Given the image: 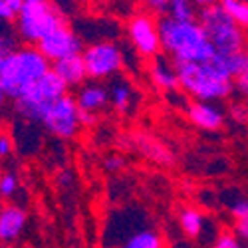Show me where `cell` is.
Returning a JSON list of instances; mask_svg holds the SVG:
<instances>
[{
	"label": "cell",
	"mask_w": 248,
	"mask_h": 248,
	"mask_svg": "<svg viewBox=\"0 0 248 248\" xmlns=\"http://www.w3.org/2000/svg\"><path fill=\"white\" fill-rule=\"evenodd\" d=\"M161 46L175 64H206L217 56L215 46L197 22H181L169 16L159 18Z\"/></svg>",
	"instance_id": "1"
},
{
	"label": "cell",
	"mask_w": 248,
	"mask_h": 248,
	"mask_svg": "<svg viewBox=\"0 0 248 248\" xmlns=\"http://www.w3.org/2000/svg\"><path fill=\"white\" fill-rule=\"evenodd\" d=\"M177 76L179 90L193 101L220 103L236 90L234 78L226 74L217 60L206 64H177Z\"/></svg>",
	"instance_id": "2"
},
{
	"label": "cell",
	"mask_w": 248,
	"mask_h": 248,
	"mask_svg": "<svg viewBox=\"0 0 248 248\" xmlns=\"http://www.w3.org/2000/svg\"><path fill=\"white\" fill-rule=\"evenodd\" d=\"M50 70L52 64L38 46H18L12 54L0 60V88L6 97L16 99Z\"/></svg>",
	"instance_id": "3"
},
{
	"label": "cell",
	"mask_w": 248,
	"mask_h": 248,
	"mask_svg": "<svg viewBox=\"0 0 248 248\" xmlns=\"http://www.w3.org/2000/svg\"><path fill=\"white\" fill-rule=\"evenodd\" d=\"M64 24V18L52 4V0H24L14 16L16 36L26 46H38L48 34Z\"/></svg>",
	"instance_id": "4"
},
{
	"label": "cell",
	"mask_w": 248,
	"mask_h": 248,
	"mask_svg": "<svg viewBox=\"0 0 248 248\" xmlns=\"http://www.w3.org/2000/svg\"><path fill=\"white\" fill-rule=\"evenodd\" d=\"M197 22L202 26L206 38L211 40L217 54H234V52L248 48L244 28H240L234 20L222 10L220 4L201 8Z\"/></svg>",
	"instance_id": "5"
},
{
	"label": "cell",
	"mask_w": 248,
	"mask_h": 248,
	"mask_svg": "<svg viewBox=\"0 0 248 248\" xmlns=\"http://www.w3.org/2000/svg\"><path fill=\"white\" fill-rule=\"evenodd\" d=\"M66 93H68V86L60 79V76L54 70H50L44 78L34 81L22 95L14 99V111L20 119L40 123L44 111Z\"/></svg>",
	"instance_id": "6"
},
{
	"label": "cell",
	"mask_w": 248,
	"mask_h": 248,
	"mask_svg": "<svg viewBox=\"0 0 248 248\" xmlns=\"http://www.w3.org/2000/svg\"><path fill=\"white\" fill-rule=\"evenodd\" d=\"M84 64L88 70V78L93 81H106L115 76L125 66V54L121 46L111 40H97L81 52Z\"/></svg>",
	"instance_id": "7"
},
{
	"label": "cell",
	"mask_w": 248,
	"mask_h": 248,
	"mask_svg": "<svg viewBox=\"0 0 248 248\" xmlns=\"http://www.w3.org/2000/svg\"><path fill=\"white\" fill-rule=\"evenodd\" d=\"M40 125L62 141L76 139L79 129L84 127L81 125V119H79V108L76 103V97L66 93L64 97L54 101L44 111L42 119H40Z\"/></svg>",
	"instance_id": "8"
},
{
	"label": "cell",
	"mask_w": 248,
	"mask_h": 248,
	"mask_svg": "<svg viewBox=\"0 0 248 248\" xmlns=\"http://www.w3.org/2000/svg\"><path fill=\"white\" fill-rule=\"evenodd\" d=\"M127 40L133 50L145 60H155L163 54L159 20L149 12L135 14L127 22Z\"/></svg>",
	"instance_id": "9"
},
{
	"label": "cell",
	"mask_w": 248,
	"mask_h": 248,
	"mask_svg": "<svg viewBox=\"0 0 248 248\" xmlns=\"http://www.w3.org/2000/svg\"><path fill=\"white\" fill-rule=\"evenodd\" d=\"M179 229L191 242H197L206 248L220 234V231L217 229V222L209 215H204L201 209H197V206H185V209H181Z\"/></svg>",
	"instance_id": "10"
},
{
	"label": "cell",
	"mask_w": 248,
	"mask_h": 248,
	"mask_svg": "<svg viewBox=\"0 0 248 248\" xmlns=\"http://www.w3.org/2000/svg\"><path fill=\"white\" fill-rule=\"evenodd\" d=\"M38 50L48 58L50 64H56V62H60V60L79 56L81 52H84V44H81L79 34H76L72 28H68L64 24L62 28L48 34L42 42L38 44Z\"/></svg>",
	"instance_id": "11"
},
{
	"label": "cell",
	"mask_w": 248,
	"mask_h": 248,
	"mask_svg": "<svg viewBox=\"0 0 248 248\" xmlns=\"http://www.w3.org/2000/svg\"><path fill=\"white\" fill-rule=\"evenodd\" d=\"M185 111H187V117L193 125L202 131H218L226 121V111L218 103L211 101H189Z\"/></svg>",
	"instance_id": "12"
},
{
	"label": "cell",
	"mask_w": 248,
	"mask_h": 248,
	"mask_svg": "<svg viewBox=\"0 0 248 248\" xmlns=\"http://www.w3.org/2000/svg\"><path fill=\"white\" fill-rule=\"evenodd\" d=\"M28 226V213L16 202H6L0 206V242L12 244L24 234Z\"/></svg>",
	"instance_id": "13"
},
{
	"label": "cell",
	"mask_w": 248,
	"mask_h": 248,
	"mask_svg": "<svg viewBox=\"0 0 248 248\" xmlns=\"http://www.w3.org/2000/svg\"><path fill=\"white\" fill-rule=\"evenodd\" d=\"M76 103L79 111H88L93 115H99L109 106V88L103 81L88 79L84 86H79L76 92Z\"/></svg>",
	"instance_id": "14"
},
{
	"label": "cell",
	"mask_w": 248,
	"mask_h": 248,
	"mask_svg": "<svg viewBox=\"0 0 248 248\" xmlns=\"http://www.w3.org/2000/svg\"><path fill=\"white\" fill-rule=\"evenodd\" d=\"M149 78H151V84H153L157 90L165 92V95L179 90L177 64H175L171 58H167V56H159V58L151 60Z\"/></svg>",
	"instance_id": "15"
},
{
	"label": "cell",
	"mask_w": 248,
	"mask_h": 248,
	"mask_svg": "<svg viewBox=\"0 0 248 248\" xmlns=\"http://www.w3.org/2000/svg\"><path fill=\"white\" fill-rule=\"evenodd\" d=\"M52 70H54V72L60 76V79L68 86V90H70V88H76V90H78L79 86H84L86 81L90 79L81 54L56 62V64H52Z\"/></svg>",
	"instance_id": "16"
},
{
	"label": "cell",
	"mask_w": 248,
	"mask_h": 248,
	"mask_svg": "<svg viewBox=\"0 0 248 248\" xmlns=\"http://www.w3.org/2000/svg\"><path fill=\"white\" fill-rule=\"evenodd\" d=\"M135 103V90L127 79H115L109 86V106L119 111L127 113Z\"/></svg>",
	"instance_id": "17"
},
{
	"label": "cell",
	"mask_w": 248,
	"mask_h": 248,
	"mask_svg": "<svg viewBox=\"0 0 248 248\" xmlns=\"http://www.w3.org/2000/svg\"><path fill=\"white\" fill-rule=\"evenodd\" d=\"M215 60L222 66L226 74L234 78V81L242 78L244 74H248V48L234 52V54H217Z\"/></svg>",
	"instance_id": "18"
},
{
	"label": "cell",
	"mask_w": 248,
	"mask_h": 248,
	"mask_svg": "<svg viewBox=\"0 0 248 248\" xmlns=\"http://www.w3.org/2000/svg\"><path fill=\"white\" fill-rule=\"evenodd\" d=\"M163 236L155 229H141L131 232L125 240L119 244V248H163Z\"/></svg>",
	"instance_id": "19"
},
{
	"label": "cell",
	"mask_w": 248,
	"mask_h": 248,
	"mask_svg": "<svg viewBox=\"0 0 248 248\" xmlns=\"http://www.w3.org/2000/svg\"><path fill=\"white\" fill-rule=\"evenodd\" d=\"M199 6L193 0H169V10L167 16L173 20H181V22H195L199 18Z\"/></svg>",
	"instance_id": "20"
},
{
	"label": "cell",
	"mask_w": 248,
	"mask_h": 248,
	"mask_svg": "<svg viewBox=\"0 0 248 248\" xmlns=\"http://www.w3.org/2000/svg\"><path fill=\"white\" fill-rule=\"evenodd\" d=\"M218 4L240 28L248 30V0H220Z\"/></svg>",
	"instance_id": "21"
},
{
	"label": "cell",
	"mask_w": 248,
	"mask_h": 248,
	"mask_svg": "<svg viewBox=\"0 0 248 248\" xmlns=\"http://www.w3.org/2000/svg\"><path fill=\"white\" fill-rule=\"evenodd\" d=\"M18 191H20V177L12 171H4L0 175V195H2V199L10 201L18 195Z\"/></svg>",
	"instance_id": "22"
},
{
	"label": "cell",
	"mask_w": 248,
	"mask_h": 248,
	"mask_svg": "<svg viewBox=\"0 0 248 248\" xmlns=\"http://www.w3.org/2000/svg\"><path fill=\"white\" fill-rule=\"evenodd\" d=\"M226 209H229V215H231L234 220L248 218V197L236 195L231 202H226Z\"/></svg>",
	"instance_id": "23"
},
{
	"label": "cell",
	"mask_w": 248,
	"mask_h": 248,
	"mask_svg": "<svg viewBox=\"0 0 248 248\" xmlns=\"http://www.w3.org/2000/svg\"><path fill=\"white\" fill-rule=\"evenodd\" d=\"M209 248H246V246L242 244V240H240L234 232L224 231V232H220V234L217 236V240H215Z\"/></svg>",
	"instance_id": "24"
},
{
	"label": "cell",
	"mask_w": 248,
	"mask_h": 248,
	"mask_svg": "<svg viewBox=\"0 0 248 248\" xmlns=\"http://www.w3.org/2000/svg\"><path fill=\"white\" fill-rule=\"evenodd\" d=\"M18 48V38L14 34H8L6 30H0V60L6 58Z\"/></svg>",
	"instance_id": "25"
},
{
	"label": "cell",
	"mask_w": 248,
	"mask_h": 248,
	"mask_svg": "<svg viewBox=\"0 0 248 248\" xmlns=\"http://www.w3.org/2000/svg\"><path fill=\"white\" fill-rule=\"evenodd\" d=\"M229 117L234 121V123H248V106L244 101H234L231 103L229 108Z\"/></svg>",
	"instance_id": "26"
},
{
	"label": "cell",
	"mask_w": 248,
	"mask_h": 248,
	"mask_svg": "<svg viewBox=\"0 0 248 248\" xmlns=\"http://www.w3.org/2000/svg\"><path fill=\"white\" fill-rule=\"evenodd\" d=\"M143 4L149 10V14H157V16H167V10H169V0H143Z\"/></svg>",
	"instance_id": "27"
},
{
	"label": "cell",
	"mask_w": 248,
	"mask_h": 248,
	"mask_svg": "<svg viewBox=\"0 0 248 248\" xmlns=\"http://www.w3.org/2000/svg\"><path fill=\"white\" fill-rule=\"evenodd\" d=\"M14 153V139L10 133L6 131H0V161L8 159Z\"/></svg>",
	"instance_id": "28"
},
{
	"label": "cell",
	"mask_w": 248,
	"mask_h": 248,
	"mask_svg": "<svg viewBox=\"0 0 248 248\" xmlns=\"http://www.w3.org/2000/svg\"><path fill=\"white\" fill-rule=\"evenodd\" d=\"M123 165H125V161H123V157H119V155H109L106 161H103V167H106V171H109V173L121 171Z\"/></svg>",
	"instance_id": "29"
},
{
	"label": "cell",
	"mask_w": 248,
	"mask_h": 248,
	"mask_svg": "<svg viewBox=\"0 0 248 248\" xmlns=\"http://www.w3.org/2000/svg\"><path fill=\"white\" fill-rule=\"evenodd\" d=\"M240 240L242 244L246 246L248 244V218H242V220H234V231H232Z\"/></svg>",
	"instance_id": "30"
},
{
	"label": "cell",
	"mask_w": 248,
	"mask_h": 248,
	"mask_svg": "<svg viewBox=\"0 0 248 248\" xmlns=\"http://www.w3.org/2000/svg\"><path fill=\"white\" fill-rule=\"evenodd\" d=\"M14 16H16V12L10 8V4L6 0H0V22L10 24V22H14Z\"/></svg>",
	"instance_id": "31"
},
{
	"label": "cell",
	"mask_w": 248,
	"mask_h": 248,
	"mask_svg": "<svg viewBox=\"0 0 248 248\" xmlns=\"http://www.w3.org/2000/svg\"><path fill=\"white\" fill-rule=\"evenodd\" d=\"M236 92H238L242 97L248 99V74H244L242 78L236 79Z\"/></svg>",
	"instance_id": "32"
},
{
	"label": "cell",
	"mask_w": 248,
	"mask_h": 248,
	"mask_svg": "<svg viewBox=\"0 0 248 248\" xmlns=\"http://www.w3.org/2000/svg\"><path fill=\"white\" fill-rule=\"evenodd\" d=\"M79 119H81V125H84V127H92V125H95L97 115L88 113V111H79Z\"/></svg>",
	"instance_id": "33"
},
{
	"label": "cell",
	"mask_w": 248,
	"mask_h": 248,
	"mask_svg": "<svg viewBox=\"0 0 248 248\" xmlns=\"http://www.w3.org/2000/svg\"><path fill=\"white\" fill-rule=\"evenodd\" d=\"M193 2H195L199 8H206V6H215V4H218L220 0H193Z\"/></svg>",
	"instance_id": "34"
},
{
	"label": "cell",
	"mask_w": 248,
	"mask_h": 248,
	"mask_svg": "<svg viewBox=\"0 0 248 248\" xmlns=\"http://www.w3.org/2000/svg\"><path fill=\"white\" fill-rule=\"evenodd\" d=\"M6 2H8V4H10V8L16 12L20 6H22V2H24V0H6Z\"/></svg>",
	"instance_id": "35"
},
{
	"label": "cell",
	"mask_w": 248,
	"mask_h": 248,
	"mask_svg": "<svg viewBox=\"0 0 248 248\" xmlns=\"http://www.w3.org/2000/svg\"><path fill=\"white\" fill-rule=\"evenodd\" d=\"M4 101H6V93L2 92V88H0V108L4 106Z\"/></svg>",
	"instance_id": "36"
},
{
	"label": "cell",
	"mask_w": 248,
	"mask_h": 248,
	"mask_svg": "<svg viewBox=\"0 0 248 248\" xmlns=\"http://www.w3.org/2000/svg\"><path fill=\"white\" fill-rule=\"evenodd\" d=\"M246 248H248V244H246Z\"/></svg>",
	"instance_id": "37"
},
{
	"label": "cell",
	"mask_w": 248,
	"mask_h": 248,
	"mask_svg": "<svg viewBox=\"0 0 248 248\" xmlns=\"http://www.w3.org/2000/svg\"><path fill=\"white\" fill-rule=\"evenodd\" d=\"M0 197H2V195H0Z\"/></svg>",
	"instance_id": "38"
}]
</instances>
